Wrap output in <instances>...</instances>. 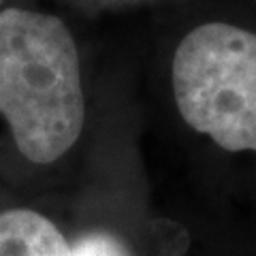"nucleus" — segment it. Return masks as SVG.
Masks as SVG:
<instances>
[{
    "label": "nucleus",
    "mask_w": 256,
    "mask_h": 256,
    "mask_svg": "<svg viewBox=\"0 0 256 256\" xmlns=\"http://www.w3.org/2000/svg\"><path fill=\"white\" fill-rule=\"evenodd\" d=\"M0 116L32 162L50 164L75 146L86 120L75 38L56 15L0 13Z\"/></svg>",
    "instance_id": "f257e3e1"
},
{
    "label": "nucleus",
    "mask_w": 256,
    "mask_h": 256,
    "mask_svg": "<svg viewBox=\"0 0 256 256\" xmlns=\"http://www.w3.org/2000/svg\"><path fill=\"white\" fill-rule=\"evenodd\" d=\"M171 82L188 126L228 152H256V32L224 22L190 30Z\"/></svg>",
    "instance_id": "f03ea898"
},
{
    "label": "nucleus",
    "mask_w": 256,
    "mask_h": 256,
    "mask_svg": "<svg viewBox=\"0 0 256 256\" xmlns=\"http://www.w3.org/2000/svg\"><path fill=\"white\" fill-rule=\"evenodd\" d=\"M0 256H75L58 226L32 210L0 214Z\"/></svg>",
    "instance_id": "7ed1b4c3"
},
{
    "label": "nucleus",
    "mask_w": 256,
    "mask_h": 256,
    "mask_svg": "<svg viewBox=\"0 0 256 256\" xmlns=\"http://www.w3.org/2000/svg\"><path fill=\"white\" fill-rule=\"evenodd\" d=\"M73 252L75 256H132L122 239L105 230L82 235L73 244Z\"/></svg>",
    "instance_id": "20e7f679"
}]
</instances>
